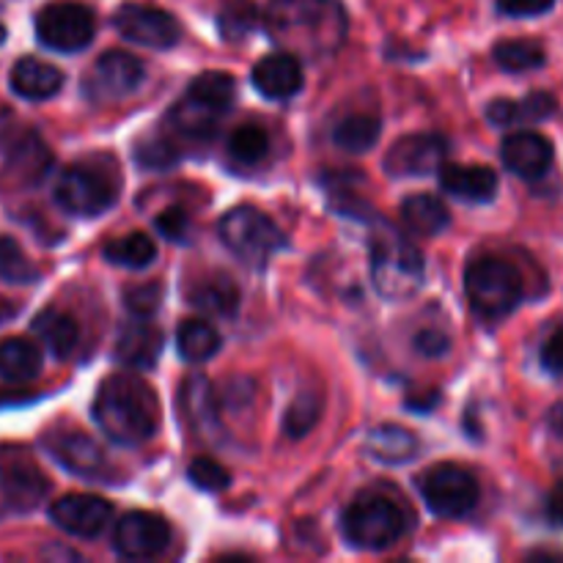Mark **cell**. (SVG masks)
I'll return each mask as SVG.
<instances>
[{
    "label": "cell",
    "instance_id": "1",
    "mask_svg": "<svg viewBox=\"0 0 563 563\" xmlns=\"http://www.w3.org/2000/svg\"><path fill=\"white\" fill-rule=\"evenodd\" d=\"M264 27L297 58H328L344 44L350 20L339 0H273L264 11Z\"/></svg>",
    "mask_w": 563,
    "mask_h": 563
},
{
    "label": "cell",
    "instance_id": "2",
    "mask_svg": "<svg viewBox=\"0 0 563 563\" xmlns=\"http://www.w3.org/2000/svg\"><path fill=\"white\" fill-rule=\"evenodd\" d=\"M93 421L119 445H141L159 429L157 394L143 379L115 374L93 399Z\"/></svg>",
    "mask_w": 563,
    "mask_h": 563
},
{
    "label": "cell",
    "instance_id": "3",
    "mask_svg": "<svg viewBox=\"0 0 563 563\" xmlns=\"http://www.w3.org/2000/svg\"><path fill=\"white\" fill-rule=\"evenodd\" d=\"M372 284L385 300H407L423 286V258L405 234L379 225L368 242Z\"/></svg>",
    "mask_w": 563,
    "mask_h": 563
},
{
    "label": "cell",
    "instance_id": "4",
    "mask_svg": "<svg viewBox=\"0 0 563 563\" xmlns=\"http://www.w3.org/2000/svg\"><path fill=\"white\" fill-rule=\"evenodd\" d=\"M234 97V77L225 71H203L190 82L179 104L170 110V124L179 135L207 141L218 130V121L231 110Z\"/></svg>",
    "mask_w": 563,
    "mask_h": 563
},
{
    "label": "cell",
    "instance_id": "5",
    "mask_svg": "<svg viewBox=\"0 0 563 563\" xmlns=\"http://www.w3.org/2000/svg\"><path fill=\"white\" fill-rule=\"evenodd\" d=\"M465 295L476 317L498 322L522 302V275L506 258L478 256L465 269Z\"/></svg>",
    "mask_w": 563,
    "mask_h": 563
},
{
    "label": "cell",
    "instance_id": "6",
    "mask_svg": "<svg viewBox=\"0 0 563 563\" xmlns=\"http://www.w3.org/2000/svg\"><path fill=\"white\" fill-rule=\"evenodd\" d=\"M344 539L357 550H388L407 533V515L396 500L383 495H361L341 517Z\"/></svg>",
    "mask_w": 563,
    "mask_h": 563
},
{
    "label": "cell",
    "instance_id": "7",
    "mask_svg": "<svg viewBox=\"0 0 563 563\" xmlns=\"http://www.w3.org/2000/svg\"><path fill=\"white\" fill-rule=\"evenodd\" d=\"M218 234L223 245L251 269H264L269 258L286 247L284 231L256 207H234L220 218Z\"/></svg>",
    "mask_w": 563,
    "mask_h": 563
},
{
    "label": "cell",
    "instance_id": "8",
    "mask_svg": "<svg viewBox=\"0 0 563 563\" xmlns=\"http://www.w3.org/2000/svg\"><path fill=\"white\" fill-rule=\"evenodd\" d=\"M423 504L443 520H462L478 504V482L460 465L440 462L418 478Z\"/></svg>",
    "mask_w": 563,
    "mask_h": 563
},
{
    "label": "cell",
    "instance_id": "9",
    "mask_svg": "<svg viewBox=\"0 0 563 563\" xmlns=\"http://www.w3.org/2000/svg\"><path fill=\"white\" fill-rule=\"evenodd\" d=\"M115 196L119 185L110 179L108 170L91 165H71L55 185V203L77 218H99L113 207Z\"/></svg>",
    "mask_w": 563,
    "mask_h": 563
},
{
    "label": "cell",
    "instance_id": "10",
    "mask_svg": "<svg viewBox=\"0 0 563 563\" xmlns=\"http://www.w3.org/2000/svg\"><path fill=\"white\" fill-rule=\"evenodd\" d=\"M97 16L88 5L60 0L36 14V38L55 53H80L93 42Z\"/></svg>",
    "mask_w": 563,
    "mask_h": 563
},
{
    "label": "cell",
    "instance_id": "11",
    "mask_svg": "<svg viewBox=\"0 0 563 563\" xmlns=\"http://www.w3.org/2000/svg\"><path fill=\"white\" fill-rule=\"evenodd\" d=\"M0 493L14 511H31L49 493L42 467L20 445H0Z\"/></svg>",
    "mask_w": 563,
    "mask_h": 563
},
{
    "label": "cell",
    "instance_id": "12",
    "mask_svg": "<svg viewBox=\"0 0 563 563\" xmlns=\"http://www.w3.org/2000/svg\"><path fill=\"white\" fill-rule=\"evenodd\" d=\"M113 27L126 42L152 49H170L181 38L179 20L165 9L146 3L121 5L113 16Z\"/></svg>",
    "mask_w": 563,
    "mask_h": 563
},
{
    "label": "cell",
    "instance_id": "13",
    "mask_svg": "<svg viewBox=\"0 0 563 563\" xmlns=\"http://www.w3.org/2000/svg\"><path fill=\"white\" fill-rule=\"evenodd\" d=\"M445 154H449V141L438 132L405 135L385 154V170L396 179L432 176L445 165Z\"/></svg>",
    "mask_w": 563,
    "mask_h": 563
},
{
    "label": "cell",
    "instance_id": "14",
    "mask_svg": "<svg viewBox=\"0 0 563 563\" xmlns=\"http://www.w3.org/2000/svg\"><path fill=\"white\" fill-rule=\"evenodd\" d=\"M170 544V528L163 517L148 511H130L115 522L113 548L121 559L146 561L157 559Z\"/></svg>",
    "mask_w": 563,
    "mask_h": 563
},
{
    "label": "cell",
    "instance_id": "15",
    "mask_svg": "<svg viewBox=\"0 0 563 563\" xmlns=\"http://www.w3.org/2000/svg\"><path fill=\"white\" fill-rule=\"evenodd\" d=\"M146 80V66L135 55L124 49H110L99 55L93 64L91 77H88V93L99 102H115L121 97H130Z\"/></svg>",
    "mask_w": 563,
    "mask_h": 563
},
{
    "label": "cell",
    "instance_id": "16",
    "mask_svg": "<svg viewBox=\"0 0 563 563\" xmlns=\"http://www.w3.org/2000/svg\"><path fill=\"white\" fill-rule=\"evenodd\" d=\"M49 520L69 537L97 539L113 520V506L99 495H64L49 506Z\"/></svg>",
    "mask_w": 563,
    "mask_h": 563
},
{
    "label": "cell",
    "instance_id": "17",
    "mask_svg": "<svg viewBox=\"0 0 563 563\" xmlns=\"http://www.w3.org/2000/svg\"><path fill=\"white\" fill-rule=\"evenodd\" d=\"M44 449L64 471L80 478H108L110 462L97 440L80 432H53L44 438Z\"/></svg>",
    "mask_w": 563,
    "mask_h": 563
},
{
    "label": "cell",
    "instance_id": "18",
    "mask_svg": "<svg viewBox=\"0 0 563 563\" xmlns=\"http://www.w3.org/2000/svg\"><path fill=\"white\" fill-rule=\"evenodd\" d=\"M553 143L539 132H515L500 143V159L520 179H542L553 165Z\"/></svg>",
    "mask_w": 563,
    "mask_h": 563
},
{
    "label": "cell",
    "instance_id": "19",
    "mask_svg": "<svg viewBox=\"0 0 563 563\" xmlns=\"http://www.w3.org/2000/svg\"><path fill=\"white\" fill-rule=\"evenodd\" d=\"M251 80L262 97L273 99V102H286L302 91V66L297 55L284 49V53H273L258 60L253 66Z\"/></svg>",
    "mask_w": 563,
    "mask_h": 563
},
{
    "label": "cell",
    "instance_id": "20",
    "mask_svg": "<svg viewBox=\"0 0 563 563\" xmlns=\"http://www.w3.org/2000/svg\"><path fill=\"white\" fill-rule=\"evenodd\" d=\"M181 416L190 423L192 432L203 440H214L220 432V405L218 394H214L212 383L201 374L196 377H187L181 385L179 394Z\"/></svg>",
    "mask_w": 563,
    "mask_h": 563
},
{
    "label": "cell",
    "instance_id": "21",
    "mask_svg": "<svg viewBox=\"0 0 563 563\" xmlns=\"http://www.w3.org/2000/svg\"><path fill=\"white\" fill-rule=\"evenodd\" d=\"M440 187L467 203H489L498 196V174L487 165H443Z\"/></svg>",
    "mask_w": 563,
    "mask_h": 563
},
{
    "label": "cell",
    "instance_id": "22",
    "mask_svg": "<svg viewBox=\"0 0 563 563\" xmlns=\"http://www.w3.org/2000/svg\"><path fill=\"white\" fill-rule=\"evenodd\" d=\"M11 91L31 102H44L53 99L64 88V75L53 64H44L38 58H20L11 66Z\"/></svg>",
    "mask_w": 563,
    "mask_h": 563
},
{
    "label": "cell",
    "instance_id": "23",
    "mask_svg": "<svg viewBox=\"0 0 563 563\" xmlns=\"http://www.w3.org/2000/svg\"><path fill=\"white\" fill-rule=\"evenodd\" d=\"M163 352V333L152 322H130L115 344V361L126 368H154Z\"/></svg>",
    "mask_w": 563,
    "mask_h": 563
},
{
    "label": "cell",
    "instance_id": "24",
    "mask_svg": "<svg viewBox=\"0 0 563 563\" xmlns=\"http://www.w3.org/2000/svg\"><path fill=\"white\" fill-rule=\"evenodd\" d=\"M555 113V97L548 91H533L526 99H495L487 108V121L493 126H511L522 121H544Z\"/></svg>",
    "mask_w": 563,
    "mask_h": 563
},
{
    "label": "cell",
    "instance_id": "25",
    "mask_svg": "<svg viewBox=\"0 0 563 563\" xmlns=\"http://www.w3.org/2000/svg\"><path fill=\"white\" fill-rule=\"evenodd\" d=\"M33 333L42 339V344L53 352L58 361L69 357L71 352L77 350V341H80V330H77V322L69 317V313L58 311V308H47V311L36 313L33 319Z\"/></svg>",
    "mask_w": 563,
    "mask_h": 563
},
{
    "label": "cell",
    "instance_id": "26",
    "mask_svg": "<svg viewBox=\"0 0 563 563\" xmlns=\"http://www.w3.org/2000/svg\"><path fill=\"white\" fill-rule=\"evenodd\" d=\"M42 374V350L27 339L0 341V379L5 383H31Z\"/></svg>",
    "mask_w": 563,
    "mask_h": 563
},
{
    "label": "cell",
    "instance_id": "27",
    "mask_svg": "<svg viewBox=\"0 0 563 563\" xmlns=\"http://www.w3.org/2000/svg\"><path fill=\"white\" fill-rule=\"evenodd\" d=\"M366 449L383 465H405V462L416 460L418 438L412 432H407L405 427L383 423V427L372 429V434L366 440Z\"/></svg>",
    "mask_w": 563,
    "mask_h": 563
},
{
    "label": "cell",
    "instance_id": "28",
    "mask_svg": "<svg viewBox=\"0 0 563 563\" xmlns=\"http://www.w3.org/2000/svg\"><path fill=\"white\" fill-rule=\"evenodd\" d=\"M401 220L418 236H438L451 225V212L438 196H410L401 203Z\"/></svg>",
    "mask_w": 563,
    "mask_h": 563
},
{
    "label": "cell",
    "instance_id": "29",
    "mask_svg": "<svg viewBox=\"0 0 563 563\" xmlns=\"http://www.w3.org/2000/svg\"><path fill=\"white\" fill-rule=\"evenodd\" d=\"M176 350L187 363H207L220 352V333L203 319H187L176 330Z\"/></svg>",
    "mask_w": 563,
    "mask_h": 563
},
{
    "label": "cell",
    "instance_id": "30",
    "mask_svg": "<svg viewBox=\"0 0 563 563\" xmlns=\"http://www.w3.org/2000/svg\"><path fill=\"white\" fill-rule=\"evenodd\" d=\"M190 302L196 308H201L209 317H234L236 308H240V289L234 286V280L218 275V278H209L198 286L190 295Z\"/></svg>",
    "mask_w": 563,
    "mask_h": 563
},
{
    "label": "cell",
    "instance_id": "31",
    "mask_svg": "<svg viewBox=\"0 0 563 563\" xmlns=\"http://www.w3.org/2000/svg\"><path fill=\"white\" fill-rule=\"evenodd\" d=\"M379 132H383V124H379L377 115L352 113L335 124L333 143L339 148H344V152L361 154L368 152V148L379 141Z\"/></svg>",
    "mask_w": 563,
    "mask_h": 563
},
{
    "label": "cell",
    "instance_id": "32",
    "mask_svg": "<svg viewBox=\"0 0 563 563\" xmlns=\"http://www.w3.org/2000/svg\"><path fill=\"white\" fill-rule=\"evenodd\" d=\"M264 22L253 0H225L218 14V31L225 42H242Z\"/></svg>",
    "mask_w": 563,
    "mask_h": 563
},
{
    "label": "cell",
    "instance_id": "33",
    "mask_svg": "<svg viewBox=\"0 0 563 563\" xmlns=\"http://www.w3.org/2000/svg\"><path fill=\"white\" fill-rule=\"evenodd\" d=\"M157 256V245L148 234H130L104 245V258L126 269H146Z\"/></svg>",
    "mask_w": 563,
    "mask_h": 563
},
{
    "label": "cell",
    "instance_id": "34",
    "mask_svg": "<svg viewBox=\"0 0 563 563\" xmlns=\"http://www.w3.org/2000/svg\"><path fill=\"white\" fill-rule=\"evenodd\" d=\"M493 58L500 69L520 75V71H531L544 66V58H548V55H544L542 44L528 42V38H509V42L495 44Z\"/></svg>",
    "mask_w": 563,
    "mask_h": 563
},
{
    "label": "cell",
    "instance_id": "35",
    "mask_svg": "<svg viewBox=\"0 0 563 563\" xmlns=\"http://www.w3.org/2000/svg\"><path fill=\"white\" fill-rule=\"evenodd\" d=\"M269 137L262 126L245 124L231 132L229 137V157L240 165H256L267 157Z\"/></svg>",
    "mask_w": 563,
    "mask_h": 563
},
{
    "label": "cell",
    "instance_id": "36",
    "mask_svg": "<svg viewBox=\"0 0 563 563\" xmlns=\"http://www.w3.org/2000/svg\"><path fill=\"white\" fill-rule=\"evenodd\" d=\"M322 418V396L313 394V390H306V394L297 396L289 405L284 418V432L289 434L291 440H300L311 432L313 427Z\"/></svg>",
    "mask_w": 563,
    "mask_h": 563
},
{
    "label": "cell",
    "instance_id": "37",
    "mask_svg": "<svg viewBox=\"0 0 563 563\" xmlns=\"http://www.w3.org/2000/svg\"><path fill=\"white\" fill-rule=\"evenodd\" d=\"M38 278V269L27 262L22 247L9 236H0V280L9 284H33Z\"/></svg>",
    "mask_w": 563,
    "mask_h": 563
},
{
    "label": "cell",
    "instance_id": "38",
    "mask_svg": "<svg viewBox=\"0 0 563 563\" xmlns=\"http://www.w3.org/2000/svg\"><path fill=\"white\" fill-rule=\"evenodd\" d=\"M187 476H190V482L196 484L198 489H203V493H223L231 484L229 471H225L220 462L209 460V456H198L196 462H190Z\"/></svg>",
    "mask_w": 563,
    "mask_h": 563
},
{
    "label": "cell",
    "instance_id": "39",
    "mask_svg": "<svg viewBox=\"0 0 563 563\" xmlns=\"http://www.w3.org/2000/svg\"><path fill=\"white\" fill-rule=\"evenodd\" d=\"M163 300V286L159 284H141L124 291V306L132 317L148 319L159 308Z\"/></svg>",
    "mask_w": 563,
    "mask_h": 563
},
{
    "label": "cell",
    "instance_id": "40",
    "mask_svg": "<svg viewBox=\"0 0 563 563\" xmlns=\"http://www.w3.org/2000/svg\"><path fill=\"white\" fill-rule=\"evenodd\" d=\"M137 163L143 168H154V170H165L176 163V148L174 143L168 141H152V143H143L137 148Z\"/></svg>",
    "mask_w": 563,
    "mask_h": 563
},
{
    "label": "cell",
    "instance_id": "41",
    "mask_svg": "<svg viewBox=\"0 0 563 563\" xmlns=\"http://www.w3.org/2000/svg\"><path fill=\"white\" fill-rule=\"evenodd\" d=\"M154 229H157L165 240L185 242L187 231H190V218H187L185 209L170 207V209H165L157 220H154Z\"/></svg>",
    "mask_w": 563,
    "mask_h": 563
},
{
    "label": "cell",
    "instance_id": "42",
    "mask_svg": "<svg viewBox=\"0 0 563 563\" xmlns=\"http://www.w3.org/2000/svg\"><path fill=\"white\" fill-rule=\"evenodd\" d=\"M539 361H542L544 372L561 377L563 374V324L548 335V341L542 344V352H539Z\"/></svg>",
    "mask_w": 563,
    "mask_h": 563
},
{
    "label": "cell",
    "instance_id": "43",
    "mask_svg": "<svg viewBox=\"0 0 563 563\" xmlns=\"http://www.w3.org/2000/svg\"><path fill=\"white\" fill-rule=\"evenodd\" d=\"M555 5V0H498V11L506 16H539L548 14L550 9Z\"/></svg>",
    "mask_w": 563,
    "mask_h": 563
},
{
    "label": "cell",
    "instance_id": "44",
    "mask_svg": "<svg viewBox=\"0 0 563 563\" xmlns=\"http://www.w3.org/2000/svg\"><path fill=\"white\" fill-rule=\"evenodd\" d=\"M412 346H416V352H421L423 357H443L445 352L451 350V339L445 333H440V330L427 328L412 339Z\"/></svg>",
    "mask_w": 563,
    "mask_h": 563
},
{
    "label": "cell",
    "instance_id": "45",
    "mask_svg": "<svg viewBox=\"0 0 563 563\" xmlns=\"http://www.w3.org/2000/svg\"><path fill=\"white\" fill-rule=\"evenodd\" d=\"M548 515H550V520L555 522V526H563V482L555 484L553 493H550Z\"/></svg>",
    "mask_w": 563,
    "mask_h": 563
},
{
    "label": "cell",
    "instance_id": "46",
    "mask_svg": "<svg viewBox=\"0 0 563 563\" xmlns=\"http://www.w3.org/2000/svg\"><path fill=\"white\" fill-rule=\"evenodd\" d=\"M438 401H440V394H434L432 390L427 399H410V407H418V412H429V407L438 405Z\"/></svg>",
    "mask_w": 563,
    "mask_h": 563
},
{
    "label": "cell",
    "instance_id": "47",
    "mask_svg": "<svg viewBox=\"0 0 563 563\" xmlns=\"http://www.w3.org/2000/svg\"><path fill=\"white\" fill-rule=\"evenodd\" d=\"M550 427H553V432L559 434V438H563V405H559L550 412Z\"/></svg>",
    "mask_w": 563,
    "mask_h": 563
},
{
    "label": "cell",
    "instance_id": "48",
    "mask_svg": "<svg viewBox=\"0 0 563 563\" xmlns=\"http://www.w3.org/2000/svg\"><path fill=\"white\" fill-rule=\"evenodd\" d=\"M16 313V306H9V302H0V324L9 322L11 317Z\"/></svg>",
    "mask_w": 563,
    "mask_h": 563
},
{
    "label": "cell",
    "instance_id": "49",
    "mask_svg": "<svg viewBox=\"0 0 563 563\" xmlns=\"http://www.w3.org/2000/svg\"><path fill=\"white\" fill-rule=\"evenodd\" d=\"M3 42H5V27L0 25V44H3Z\"/></svg>",
    "mask_w": 563,
    "mask_h": 563
}]
</instances>
